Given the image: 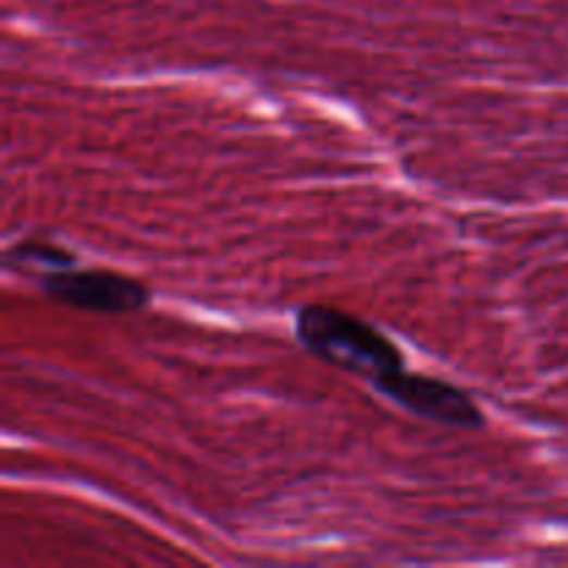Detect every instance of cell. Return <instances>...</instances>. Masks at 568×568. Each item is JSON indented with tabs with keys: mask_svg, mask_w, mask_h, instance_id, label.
Segmentation results:
<instances>
[{
	"mask_svg": "<svg viewBox=\"0 0 568 568\" xmlns=\"http://www.w3.org/2000/svg\"><path fill=\"white\" fill-rule=\"evenodd\" d=\"M385 399H392L399 408L410 413L430 419L435 424L458 430H480L485 424V416L480 405L458 388V385L446 383V380L428 378V374H410L408 369L385 374L374 383Z\"/></svg>",
	"mask_w": 568,
	"mask_h": 568,
	"instance_id": "7a4b0ae2",
	"label": "cell"
},
{
	"mask_svg": "<svg viewBox=\"0 0 568 568\" xmlns=\"http://www.w3.org/2000/svg\"><path fill=\"white\" fill-rule=\"evenodd\" d=\"M45 294L55 302L95 313H131L141 311L150 300V292L141 281L103 269H55L39 277Z\"/></svg>",
	"mask_w": 568,
	"mask_h": 568,
	"instance_id": "3957f363",
	"label": "cell"
},
{
	"mask_svg": "<svg viewBox=\"0 0 568 568\" xmlns=\"http://www.w3.org/2000/svg\"><path fill=\"white\" fill-rule=\"evenodd\" d=\"M297 338L319 361L342 372L378 383L385 374L405 369L397 344L388 342L374 324L331 306H306L297 311Z\"/></svg>",
	"mask_w": 568,
	"mask_h": 568,
	"instance_id": "6da1fadb",
	"label": "cell"
},
{
	"mask_svg": "<svg viewBox=\"0 0 568 568\" xmlns=\"http://www.w3.org/2000/svg\"><path fill=\"white\" fill-rule=\"evenodd\" d=\"M7 267H45V272H55V269L73 267V256L48 242H20L14 250L7 252Z\"/></svg>",
	"mask_w": 568,
	"mask_h": 568,
	"instance_id": "277c9868",
	"label": "cell"
}]
</instances>
